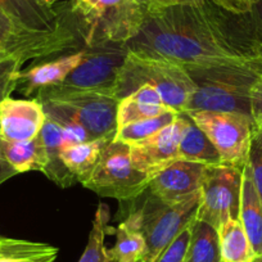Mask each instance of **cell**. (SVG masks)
<instances>
[{
  "instance_id": "obj_1",
  "label": "cell",
  "mask_w": 262,
  "mask_h": 262,
  "mask_svg": "<svg viewBox=\"0 0 262 262\" xmlns=\"http://www.w3.org/2000/svg\"><path fill=\"white\" fill-rule=\"evenodd\" d=\"M130 52L162 58L184 67L215 66L261 59L246 14H235L211 0L171 7H145Z\"/></svg>"
},
{
  "instance_id": "obj_2",
  "label": "cell",
  "mask_w": 262,
  "mask_h": 262,
  "mask_svg": "<svg viewBox=\"0 0 262 262\" xmlns=\"http://www.w3.org/2000/svg\"><path fill=\"white\" fill-rule=\"evenodd\" d=\"M195 85L185 112H238L251 117V89L262 75L261 59L185 67Z\"/></svg>"
},
{
  "instance_id": "obj_3",
  "label": "cell",
  "mask_w": 262,
  "mask_h": 262,
  "mask_svg": "<svg viewBox=\"0 0 262 262\" xmlns=\"http://www.w3.org/2000/svg\"><path fill=\"white\" fill-rule=\"evenodd\" d=\"M201 190L179 202H165L145 189L139 196L128 201L125 223L145 239L143 262H155L166 247L195 221Z\"/></svg>"
},
{
  "instance_id": "obj_4",
  "label": "cell",
  "mask_w": 262,
  "mask_h": 262,
  "mask_svg": "<svg viewBox=\"0 0 262 262\" xmlns=\"http://www.w3.org/2000/svg\"><path fill=\"white\" fill-rule=\"evenodd\" d=\"M70 4L85 47L127 44L145 16L138 0H70Z\"/></svg>"
},
{
  "instance_id": "obj_5",
  "label": "cell",
  "mask_w": 262,
  "mask_h": 262,
  "mask_svg": "<svg viewBox=\"0 0 262 262\" xmlns=\"http://www.w3.org/2000/svg\"><path fill=\"white\" fill-rule=\"evenodd\" d=\"M143 85L155 88L163 103L179 113L185 112L195 90V85L184 66L128 50L118 76L116 97L121 100Z\"/></svg>"
},
{
  "instance_id": "obj_6",
  "label": "cell",
  "mask_w": 262,
  "mask_h": 262,
  "mask_svg": "<svg viewBox=\"0 0 262 262\" xmlns=\"http://www.w3.org/2000/svg\"><path fill=\"white\" fill-rule=\"evenodd\" d=\"M84 50V58L69 76L55 86L40 90L34 99L41 103L85 93L116 95L118 76L128 53L126 44L85 47Z\"/></svg>"
},
{
  "instance_id": "obj_7",
  "label": "cell",
  "mask_w": 262,
  "mask_h": 262,
  "mask_svg": "<svg viewBox=\"0 0 262 262\" xmlns=\"http://www.w3.org/2000/svg\"><path fill=\"white\" fill-rule=\"evenodd\" d=\"M149 180L150 176L133 162L130 145L113 139L105 145L94 170L81 184L98 195L123 203L139 196Z\"/></svg>"
},
{
  "instance_id": "obj_8",
  "label": "cell",
  "mask_w": 262,
  "mask_h": 262,
  "mask_svg": "<svg viewBox=\"0 0 262 262\" xmlns=\"http://www.w3.org/2000/svg\"><path fill=\"white\" fill-rule=\"evenodd\" d=\"M243 168L225 163L206 167L195 220L217 230L229 219H239Z\"/></svg>"
},
{
  "instance_id": "obj_9",
  "label": "cell",
  "mask_w": 262,
  "mask_h": 262,
  "mask_svg": "<svg viewBox=\"0 0 262 262\" xmlns=\"http://www.w3.org/2000/svg\"><path fill=\"white\" fill-rule=\"evenodd\" d=\"M189 117L212 142L225 165L244 167L248 158L253 121L238 112L189 111Z\"/></svg>"
},
{
  "instance_id": "obj_10",
  "label": "cell",
  "mask_w": 262,
  "mask_h": 262,
  "mask_svg": "<svg viewBox=\"0 0 262 262\" xmlns=\"http://www.w3.org/2000/svg\"><path fill=\"white\" fill-rule=\"evenodd\" d=\"M64 113L88 131L90 139L113 138L117 133L120 99L111 93H85L41 102Z\"/></svg>"
},
{
  "instance_id": "obj_11",
  "label": "cell",
  "mask_w": 262,
  "mask_h": 262,
  "mask_svg": "<svg viewBox=\"0 0 262 262\" xmlns=\"http://www.w3.org/2000/svg\"><path fill=\"white\" fill-rule=\"evenodd\" d=\"M184 127V112L168 126L148 139L131 147V158L137 167L152 178L175 160H179V143Z\"/></svg>"
},
{
  "instance_id": "obj_12",
  "label": "cell",
  "mask_w": 262,
  "mask_h": 262,
  "mask_svg": "<svg viewBox=\"0 0 262 262\" xmlns=\"http://www.w3.org/2000/svg\"><path fill=\"white\" fill-rule=\"evenodd\" d=\"M207 166L175 160L150 178L147 190L165 202H179L201 190Z\"/></svg>"
},
{
  "instance_id": "obj_13",
  "label": "cell",
  "mask_w": 262,
  "mask_h": 262,
  "mask_svg": "<svg viewBox=\"0 0 262 262\" xmlns=\"http://www.w3.org/2000/svg\"><path fill=\"white\" fill-rule=\"evenodd\" d=\"M47 116L36 99L6 98L0 102V137L4 142H27L41 131Z\"/></svg>"
},
{
  "instance_id": "obj_14",
  "label": "cell",
  "mask_w": 262,
  "mask_h": 262,
  "mask_svg": "<svg viewBox=\"0 0 262 262\" xmlns=\"http://www.w3.org/2000/svg\"><path fill=\"white\" fill-rule=\"evenodd\" d=\"M85 50L67 53L57 59L37 62L29 69L21 70L17 84V92L26 97H34L40 90L55 86L69 76L82 60Z\"/></svg>"
},
{
  "instance_id": "obj_15",
  "label": "cell",
  "mask_w": 262,
  "mask_h": 262,
  "mask_svg": "<svg viewBox=\"0 0 262 262\" xmlns=\"http://www.w3.org/2000/svg\"><path fill=\"white\" fill-rule=\"evenodd\" d=\"M0 8L6 11L25 29L32 31H54L59 29L70 13V0L59 8L42 0H0Z\"/></svg>"
},
{
  "instance_id": "obj_16",
  "label": "cell",
  "mask_w": 262,
  "mask_h": 262,
  "mask_svg": "<svg viewBox=\"0 0 262 262\" xmlns=\"http://www.w3.org/2000/svg\"><path fill=\"white\" fill-rule=\"evenodd\" d=\"M170 110L155 88L143 85L120 100L117 111V130L145 118L156 117ZM172 110V108H171Z\"/></svg>"
},
{
  "instance_id": "obj_17",
  "label": "cell",
  "mask_w": 262,
  "mask_h": 262,
  "mask_svg": "<svg viewBox=\"0 0 262 262\" xmlns=\"http://www.w3.org/2000/svg\"><path fill=\"white\" fill-rule=\"evenodd\" d=\"M39 137L44 145L45 155H47V166H45L42 173L60 188L74 185L77 179L69 168L66 167L60 158V153L64 148L62 128L54 121L47 117Z\"/></svg>"
},
{
  "instance_id": "obj_18",
  "label": "cell",
  "mask_w": 262,
  "mask_h": 262,
  "mask_svg": "<svg viewBox=\"0 0 262 262\" xmlns=\"http://www.w3.org/2000/svg\"><path fill=\"white\" fill-rule=\"evenodd\" d=\"M239 220L256 256L262 254V201L256 190L248 166L243 168Z\"/></svg>"
},
{
  "instance_id": "obj_19",
  "label": "cell",
  "mask_w": 262,
  "mask_h": 262,
  "mask_svg": "<svg viewBox=\"0 0 262 262\" xmlns=\"http://www.w3.org/2000/svg\"><path fill=\"white\" fill-rule=\"evenodd\" d=\"M179 160L206 166L223 163L215 145L186 112H184V127L179 143Z\"/></svg>"
},
{
  "instance_id": "obj_20",
  "label": "cell",
  "mask_w": 262,
  "mask_h": 262,
  "mask_svg": "<svg viewBox=\"0 0 262 262\" xmlns=\"http://www.w3.org/2000/svg\"><path fill=\"white\" fill-rule=\"evenodd\" d=\"M221 262H252L256 257L239 219H229L217 229Z\"/></svg>"
},
{
  "instance_id": "obj_21",
  "label": "cell",
  "mask_w": 262,
  "mask_h": 262,
  "mask_svg": "<svg viewBox=\"0 0 262 262\" xmlns=\"http://www.w3.org/2000/svg\"><path fill=\"white\" fill-rule=\"evenodd\" d=\"M112 140L113 138H100L82 144L66 147L60 153V158L66 167L74 173L77 181L82 183L94 170L105 145Z\"/></svg>"
},
{
  "instance_id": "obj_22",
  "label": "cell",
  "mask_w": 262,
  "mask_h": 262,
  "mask_svg": "<svg viewBox=\"0 0 262 262\" xmlns=\"http://www.w3.org/2000/svg\"><path fill=\"white\" fill-rule=\"evenodd\" d=\"M3 150L7 161L17 173L29 171H44L47 155L41 139L36 138L27 142H4Z\"/></svg>"
},
{
  "instance_id": "obj_23",
  "label": "cell",
  "mask_w": 262,
  "mask_h": 262,
  "mask_svg": "<svg viewBox=\"0 0 262 262\" xmlns=\"http://www.w3.org/2000/svg\"><path fill=\"white\" fill-rule=\"evenodd\" d=\"M58 248L45 243L0 238V262H54Z\"/></svg>"
},
{
  "instance_id": "obj_24",
  "label": "cell",
  "mask_w": 262,
  "mask_h": 262,
  "mask_svg": "<svg viewBox=\"0 0 262 262\" xmlns=\"http://www.w3.org/2000/svg\"><path fill=\"white\" fill-rule=\"evenodd\" d=\"M184 262H221L219 234L213 226L195 220Z\"/></svg>"
},
{
  "instance_id": "obj_25",
  "label": "cell",
  "mask_w": 262,
  "mask_h": 262,
  "mask_svg": "<svg viewBox=\"0 0 262 262\" xmlns=\"http://www.w3.org/2000/svg\"><path fill=\"white\" fill-rule=\"evenodd\" d=\"M110 223V211L105 205L98 206L95 217L93 220V228L89 234L86 248L79 262H116L110 249L105 247V235L112 233Z\"/></svg>"
},
{
  "instance_id": "obj_26",
  "label": "cell",
  "mask_w": 262,
  "mask_h": 262,
  "mask_svg": "<svg viewBox=\"0 0 262 262\" xmlns=\"http://www.w3.org/2000/svg\"><path fill=\"white\" fill-rule=\"evenodd\" d=\"M116 243L111 248V254L116 262H139L145 253V239L142 234L127 223L121 221L117 228L112 229Z\"/></svg>"
},
{
  "instance_id": "obj_27",
  "label": "cell",
  "mask_w": 262,
  "mask_h": 262,
  "mask_svg": "<svg viewBox=\"0 0 262 262\" xmlns=\"http://www.w3.org/2000/svg\"><path fill=\"white\" fill-rule=\"evenodd\" d=\"M178 116L179 112L170 108V110L156 116V117L145 118V120L137 121V122H133L130 125H126L123 127L118 128L117 133H116L115 140L126 143L128 145L137 144V143L143 142V140L148 139L152 135L157 134L158 131L172 123L178 118Z\"/></svg>"
},
{
  "instance_id": "obj_28",
  "label": "cell",
  "mask_w": 262,
  "mask_h": 262,
  "mask_svg": "<svg viewBox=\"0 0 262 262\" xmlns=\"http://www.w3.org/2000/svg\"><path fill=\"white\" fill-rule=\"evenodd\" d=\"M247 166L251 172L256 190L262 201V130L253 127L249 143Z\"/></svg>"
},
{
  "instance_id": "obj_29",
  "label": "cell",
  "mask_w": 262,
  "mask_h": 262,
  "mask_svg": "<svg viewBox=\"0 0 262 262\" xmlns=\"http://www.w3.org/2000/svg\"><path fill=\"white\" fill-rule=\"evenodd\" d=\"M24 63L19 58L0 60V102L11 97L12 93L17 89L19 72Z\"/></svg>"
},
{
  "instance_id": "obj_30",
  "label": "cell",
  "mask_w": 262,
  "mask_h": 262,
  "mask_svg": "<svg viewBox=\"0 0 262 262\" xmlns=\"http://www.w3.org/2000/svg\"><path fill=\"white\" fill-rule=\"evenodd\" d=\"M191 228L193 224L189 225L185 230L179 236H176L167 247L165 251L157 257L155 262H184L186 256V251H188L189 242H190L191 236Z\"/></svg>"
},
{
  "instance_id": "obj_31",
  "label": "cell",
  "mask_w": 262,
  "mask_h": 262,
  "mask_svg": "<svg viewBox=\"0 0 262 262\" xmlns=\"http://www.w3.org/2000/svg\"><path fill=\"white\" fill-rule=\"evenodd\" d=\"M251 118L253 127L262 130V75L256 80L251 89Z\"/></svg>"
},
{
  "instance_id": "obj_32",
  "label": "cell",
  "mask_w": 262,
  "mask_h": 262,
  "mask_svg": "<svg viewBox=\"0 0 262 262\" xmlns=\"http://www.w3.org/2000/svg\"><path fill=\"white\" fill-rule=\"evenodd\" d=\"M251 29L253 31L254 39L262 50V0H256L254 6L252 7L251 12L246 13Z\"/></svg>"
},
{
  "instance_id": "obj_33",
  "label": "cell",
  "mask_w": 262,
  "mask_h": 262,
  "mask_svg": "<svg viewBox=\"0 0 262 262\" xmlns=\"http://www.w3.org/2000/svg\"><path fill=\"white\" fill-rule=\"evenodd\" d=\"M216 6L235 14L249 13L256 0H211Z\"/></svg>"
},
{
  "instance_id": "obj_34",
  "label": "cell",
  "mask_w": 262,
  "mask_h": 262,
  "mask_svg": "<svg viewBox=\"0 0 262 262\" xmlns=\"http://www.w3.org/2000/svg\"><path fill=\"white\" fill-rule=\"evenodd\" d=\"M16 175L17 172L13 170V167L9 165V162L6 158V155H4L3 139L0 137V185Z\"/></svg>"
},
{
  "instance_id": "obj_35",
  "label": "cell",
  "mask_w": 262,
  "mask_h": 262,
  "mask_svg": "<svg viewBox=\"0 0 262 262\" xmlns=\"http://www.w3.org/2000/svg\"><path fill=\"white\" fill-rule=\"evenodd\" d=\"M202 2V0H155L149 6L157 7H171V6H184V4H193ZM148 6V7H149Z\"/></svg>"
},
{
  "instance_id": "obj_36",
  "label": "cell",
  "mask_w": 262,
  "mask_h": 262,
  "mask_svg": "<svg viewBox=\"0 0 262 262\" xmlns=\"http://www.w3.org/2000/svg\"><path fill=\"white\" fill-rule=\"evenodd\" d=\"M42 2H44V3H47V4H49V6L54 7L55 4H58V3H62L63 0H42Z\"/></svg>"
},
{
  "instance_id": "obj_37",
  "label": "cell",
  "mask_w": 262,
  "mask_h": 262,
  "mask_svg": "<svg viewBox=\"0 0 262 262\" xmlns=\"http://www.w3.org/2000/svg\"><path fill=\"white\" fill-rule=\"evenodd\" d=\"M138 2H139V3L142 4V6L145 8V7H148V6H149V4H152L153 2H155V0H138Z\"/></svg>"
},
{
  "instance_id": "obj_38",
  "label": "cell",
  "mask_w": 262,
  "mask_h": 262,
  "mask_svg": "<svg viewBox=\"0 0 262 262\" xmlns=\"http://www.w3.org/2000/svg\"><path fill=\"white\" fill-rule=\"evenodd\" d=\"M252 262H262V254L261 256H256L253 259H252Z\"/></svg>"
},
{
  "instance_id": "obj_39",
  "label": "cell",
  "mask_w": 262,
  "mask_h": 262,
  "mask_svg": "<svg viewBox=\"0 0 262 262\" xmlns=\"http://www.w3.org/2000/svg\"><path fill=\"white\" fill-rule=\"evenodd\" d=\"M139 262H143V261H139Z\"/></svg>"
}]
</instances>
